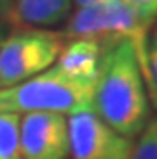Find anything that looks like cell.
Listing matches in <instances>:
<instances>
[{
	"label": "cell",
	"instance_id": "cell-1",
	"mask_svg": "<svg viewBox=\"0 0 157 159\" xmlns=\"http://www.w3.org/2000/svg\"><path fill=\"white\" fill-rule=\"evenodd\" d=\"M150 95L134 48L127 40L104 46L93 84V112L106 125L134 138L150 119Z\"/></svg>",
	"mask_w": 157,
	"mask_h": 159
},
{
	"label": "cell",
	"instance_id": "cell-2",
	"mask_svg": "<svg viewBox=\"0 0 157 159\" xmlns=\"http://www.w3.org/2000/svg\"><path fill=\"white\" fill-rule=\"evenodd\" d=\"M148 30L150 27L140 21L138 15L131 8H127L121 0H104L95 6L78 8L66 19V29L63 30V36L66 40H95L102 48L119 40L131 42L138 59L142 78L146 82L150 101L157 108V87L148 63Z\"/></svg>",
	"mask_w": 157,
	"mask_h": 159
},
{
	"label": "cell",
	"instance_id": "cell-3",
	"mask_svg": "<svg viewBox=\"0 0 157 159\" xmlns=\"http://www.w3.org/2000/svg\"><path fill=\"white\" fill-rule=\"evenodd\" d=\"M93 110V84L78 82L55 65L13 87L0 89V112L76 114Z\"/></svg>",
	"mask_w": 157,
	"mask_h": 159
},
{
	"label": "cell",
	"instance_id": "cell-4",
	"mask_svg": "<svg viewBox=\"0 0 157 159\" xmlns=\"http://www.w3.org/2000/svg\"><path fill=\"white\" fill-rule=\"evenodd\" d=\"M63 32L21 29L0 42V89L13 87L51 68L65 48Z\"/></svg>",
	"mask_w": 157,
	"mask_h": 159
},
{
	"label": "cell",
	"instance_id": "cell-5",
	"mask_svg": "<svg viewBox=\"0 0 157 159\" xmlns=\"http://www.w3.org/2000/svg\"><path fill=\"white\" fill-rule=\"evenodd\" d=\"M66 121L70 159H132L134 140L106 125L93 110L70 114Z\"/></svg>",
	"mask_w": 157,
	"mask_h": 159
},
{
	"label": "cell",
	"instance_id": "cell-6",
	"mask_svg": "<svg viewBox=\"0 0 157 159\" xmlns=\"http://www.w3.org/2000/svg\"><path fill=\"white\" fill-rule=\"evenodd\" d=\"M21 159H68V121L63 114L27 112L19 121Z\"/></svg>",
	"mask_w": 157,
	"mask_h": 159
},
{
	"label": "cell",
	"instance_id": "cell-7",
	"mask_svg": "<svg viewBox=\"0 0 157 159\" xmlns=\"http://www.w3.org/2000/svg\"><path fill=\"white\" fill-rule=\"evenodd\" d=\"M72 0H13L6 21L23 29H51L65 23Z\"/></svg>",
	"mask_w": 157,
	"mask_h": 159
},
{
	"label": "cell",
	"instance_id": "cell-8",
	"mask_svg": "<svg viewBox=\"0 0 157 159\" xmlns=\"http://www.w3.org/2000/svg\"><path fill=\"white\" fill-rule=\"evenodd\" d=\"M102 49L104 48L95 40L87 38L68 40L59 53L55 66L78 82L95 84V78L101 68Z\"/></svg>",
	"mask_w": 157,
	"mask_h": 159
},
{
	"label": "cell",
	"instance_id": "cell-9",
	"mask_svg": "<svg viewBox=\"0 0 157 159\" xmlns=\"http://www.w3.org/2000/svg\"><path fill=\"white\" fill-rule=\"evenodd\" d=\"M19 121L21 114L0 112V159H21Z\"/></svg>",
	"mask_w": 157,
	"mask_h": 159
},
{
	"label": "cell",
	"instance_id": "cell-10",
	"mask_svg": "<svg viewBox=\"0 0 157 159\" xmlns=\"http://www.w3.org/2000/svg\"><path fill=\"white\" fill-rule=\"evenodd\" d=\"M132 159H157V116L150 117L132 146Z\"/></svg>",
	"mask_w": 157,
	"mask_h": 159
},
{
	"label": "cell",
	"instance_id": "cell-11",
	"mask_svg": "<svg viewBox=\"0 0 157 159\" xmlns=\"http://www.w3.org/2000/svg\"><path fill=\"white\" fill-rule=\"evenodd\" d=\"M121 2L127 8H131L148 27H151L157 21V0H121Z\"/></svg>",
	"mask_w": 157,
	"mask_h": 159
},
{
	"label": "cell",
	"instance_id": "cell-12",
	"mask_svg": "<svg viewBox=\"0 0 157 159\" xmlns=\"http://www.w3.org/2000/svg\"><path fill=\"white\" fill-rule=\"evenodd\" d=\"M148 63H150V70H151V76H153L155 87H157V32L148 42Z\"/></svg>",
	"mask_w": 157,
	"mask_h": 159
},
{
	"label": "cell",
	"instance_id": "cell-13",
	"mask_svg": "<svg viewBox=\"0 0 157 159\" xmlns=\"http://www.w3.org/2000/svg\"><path fill=\"white\" fill-rule=\"evenodd\" d=\"M13 4V0H0V19H4Z\"/></svg>",
	"mask_w": 157,
	"mask_h": 159
},
{
	"label": "cell",
	"instance_id": "cell-14",
	"mask_svg": "<svg viewBox=\"0 0 157 159\" xmlns=\"http://www.w3.org/2000/svg\"><path fill=\"white\" fill-rule=\"evenodd\" d=\"M101 2H104V0H72V4H76L78 8H87V6H95Z\"/></svg>",
	"mask_w": 157,
	"mask_h": 159
}]
</instances>
